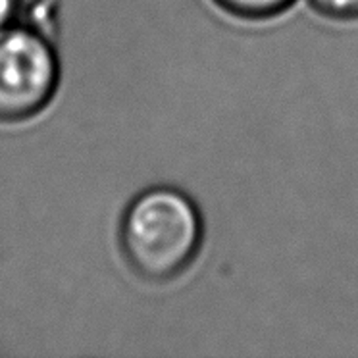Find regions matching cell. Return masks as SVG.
<instances>
[{
  "mask_svg": "<svg viewBox=\"0 0 358 358\" xmlns=\"http://www.w3.org/2000/svg\"><path fill=\"white\" fill-rule=\"evenodd\" d=\"M60 79L55 48L31 25L0 29V122H22L52 101Z\"/></svg>",
  "mask_w": 358,
  "mask_h": 358,
  "instance_id": "cell-2",
  "label": "cell"
},
{
  "mask_svg": "<svg viewBox=\"0 0 358 358\" xmlns=\"http://www.w3.org/2000/svg\"><path fill=\"white\" fill-rule=\"evenodd\" d=\"M204 237L193 199L173 187L143 191L125 208L120 245L141 280L168 283L195 262Z\"/></svg>",
  "mask_w": 358,
  "mask_h": 358,
  "instance_id": "cell-1",
  "label": "cell"
},
{
  "mask_svg": "<svg viewBox=\"0 0 358 358\" xmlns=\"http://www.w3.org/2000/svg\"><path fill=\"white\" fill-rule=\"evenodd\" d=\"M316 14L331 22H357L358 0H306Z\"/></svg>",
  "mask_w": 358,
  "mask_h": 358,
  "instance_id": "cell-4",
  "label": "cell"
},
{
  "mask_svg": "<svg viewBox=\"0 0 358 358\" xmlns=\"http://www.w3.org/2000/svg\"><path fill=\"white\" fill-rule=\"evenodd\" d=\"M20 10V0H0V29L14 25Z\"/></svg>",
  "mask_w": 358,
  "mask_h": 358,
  "instance_id": "cell-5",
  "label": "cell"
},
{
  "mask_svg": "<svg viewBox=\"0 0 358 358\" xmlns=\"http://www.w3.org/2000/svg\"><path fill=\"white\" fill-rule=\"evenodd\" d=\"M226 14L245 22H264L287 12L296 0H212Z\"/></svg>",
  "mask_w": 358,
  "mask_h": 358,
  "instance_id": "cell-3",
  "label": "cell"
}]
</instances>
